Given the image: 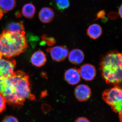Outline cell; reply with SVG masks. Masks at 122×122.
<instances>
[{
    "instance_id": "6da1fadb",
    "label": "cell",
    "mask_w": 122,
    "mask_h": 122,
    "mask_svg": "<svg viewBox=\"0 0 122 122\" xmlns=\"http://www.w3.org/2000/svg\"><path fill=\"white\" fill-rule=\"evenodd\" d=\"M25 31L13 32L5 30L0 34V55L2 57L11 58L26 50L28 40Z\"/></svg>"
},
{
    "instance_id": "7a4b0ae2",
    "label": "cell",
    "mask_w": 122,
    "mask_h": 122,
    "mask_svg": "<svg viewBox=\"0 0 122 122\" xmlns=\"http://www.w3.org/2000/svg\"><path fill=\"white\" fill-rule=\"evenodd\" d=\"M122 53L114 51L108 53L100 61V69L107 84L119 86L122 83Z\"/></svg>"
},
{
    "instance_id": "3957f363",
    "label": "cell",
    "mask_w": 122,
    "mask_h": 122,
    "mask_svg": "<svg viewBox=\"0 0 122 122\" xmlns=\"http://www.w3.org/2000/svg\"><path fill=\"white\" fill-rule=\"evenodd\" d=\"M9 79L13 84L16 94L25 99L35 100V96L31 93L28 75L21 71H18Z\"/></svg>"
},
{
    "instance_id": "277c9868",
    "label": "cell",
    "mask_w": 122,
    "mask_h": 122,
    "mask_svg": "<svg viewBox=\"0 0 122 122\" xmlns=\"http://www.w3.org/2000/svg\"><path fill=\"white\" fill-rule=\"evenodd\" d=\"M122 89L119 86L106 90L102 94L103 100L116 113L122 112Z\"/></svg>"
},
{
    "instance_id": "5b68a950",
    "label": "cell",
    "mask_w": 122,
    "mask_h": 122,
    "mask_svg": "<svg viewBox=\"0 0 122 122\" xmlns=\"http://www.w3.org/2000/svg\"><path fill=\"white\" fill-rule=\"evenodd\" d=\"M15 60L11 58L0 59V80L6 79L15 74Z\"/></svg>"
},
{
    "instance_id": "8992f818",
    "label": "cell",
    "mask_w": 122,
    "mask_h": 122,
    "mask_svg": "<svg viewBox=\"0 0 122 122\" xmlns=\"http://www.w3.org/2000/svg\"><path fill=\"white\" fill-rule=\"evenodd\" d=\"M46 51L50 53L53 60L56 62H61L65 60L69 53L68 48L65 46H56L48 48Z\"/></svg>"
},
{
    "instance_id": "52a82bcc",
    "label": "cell",
    "mask_w": 122,
    "mask_h": 122,
    "mask_svg": "<svg viewBox=\"0 0 122 122\" xmlns=\"http://www.w3.org/2000/svg\"><path fill=\"white\" fill-rule=\"evenodd\" d=\"M78 70L81 77L85 81H92L96 77V68L91 64H84L81 66Z\"/></svg>"
},
{
    "instance_id": "ba28073f",
    "label": "cell",
    "mask_w": 122,
    "mask_h": 122,
    "mask_svg": "<svg viewBox=\"0 0 122 122\" xmlns=\"http://www.w3.org/2000/svg\"><path fill=\"white\" fill-rule=\"evenodd\" d=\"M75 95L76 99L81 102L87 101L91 96L92 92L88 86L84 84L79 85L75 89Z\"/></svg>"
},
{
    "instance_id": "9c48e42d",
    "label": "cell",
    "mask_w": 122,
    "mask_h": 122,
    "mask_svg": "<svg viewBox=\"0 0 122 122\" xmlns=\"http://www.w3.org/2000/svg\"><path fill=\"white\" fill-rule=\"evenodd\" d=\"M81 75L78 70L76 68H71L65 72L64 77L66 81L71 85L78 84L81 81Z\"/></svg>"
},
{
    "instance_id": "30bf717a",
    "label": "cell",
    "mask_w": 122,
    "mask_h": 122,
    "mask_svg": "<svg viewBox=\"0 0 122 122\" xmlns=\"http://www.w3.org/2000/svg\"><path fill=\"white\" fill-rule=\"evenodd\" d=\"M69 61L74 65L81 63L85 58V55L82 51L75 49L71 51L68 55Z\"/></svg>"
},
{
    "instance_id": "8fae6325",
    "label": "cell",
    "mask_w": 122,
    "mask_h": 122,
    "mask_svg": "<svg viewBox=\"0 0 122 122\" xmlns=\"http://www.w3.org/2000/svg\"><path fill=\"white\" fill-rule=\"evenodd\" d=\"M30 61L33 65L41 67L45 65L46 62V56L44 52L41 50L37 51L33 54Z\"/></svg>"
},
{
    "instance_id": "7c38bea8",
    "label": "cell",
    "mask_w": 122,
    "mask_h": 122,
    "mask_svg": "<svg viewBox=\"0 0 122 122\" xmlns=\"http://www.w3.org/2000/svg\"><path fill=\"white\" fill-rule=\"evenodd\" d=\"M54 16V14L52 10L47 7L42 8L39 13V20L44 23L50 22L53 19Z\"/></svg>"
},
{
    "instance_id": "4fadbf2b",
    "label": "cell",
    "mask_w": 122,
    "mask_h": 122,
    "mask_svg": "<svg viewBox=\"0 0 122 122\" xmlns=\"http://www.w3.org/2000/svg\"><path fill=\"white\" fill-rule=\"evenodd\" d=\"M102 27L97 24L91 25L86 30L87 35L91 39H96L102 35Z\"/></svg>"
},
{
    "instance_id": "5bb4252c",
    "label": "cell",
    "mask_w": 122,
    "mask_h": 122,
    "mask_svg": "<svg viewBox=\"0 0 122 122\" xmlns=\"http://www.w3.org/2000/svg\"><path fill=\"white\" fill-rule=\"evenodd\" d=\"M16 0H0V8L4 14L15 8Z\"/></svg>"
},
{
    "instance_id": "9a60e30c",
    "label": "cell",
    "mask_w": 122,
    "mask_h": 122,
    "mask_svg": "<svg viewBox=\"0 0 122 122\" xmlns=\"http://www.w3.org/2000/svg\"><path fill=\"white\" fill-rule=\"evenodd\" d=\"M36 9L32 4H28L25 5L22 8V14L24 16L28 18H31L34 16Z\"/></svg>"
},
{
    "instance_id": "2e32d148",
    "label": "cell",
    "mask_w": 122,
    "mask_h": 122,
    "mask_svg": "<svg viewBox=\"0 0 122 122\" xmlns=\"http://www.w3.org/2000/svg\"><path fill=\"white\" fill-rule=\"evenodd\" d=\"M13 32H21L24 31L25 28L22 22H11L8 25L7 30Z\"/></svg>"
},
{
    "instance_id": "e0dca14e",
    "label": "cell",
    "mask_w": 122,
    "mask_h": 122,
    "mask_svg": "<svg viewBox=\"0 0 122 122\" xmlns=\"http://www.w3.org/2000/svg\"><path fill=\"white\" fill-rule=\"evenodd\" d=\"M57 7L61 11L68 8L70 6L69 0H55Z\"/></svg>"
},
{
    "instance_id": "ac0fdd59",
    "label": "cell",
    "mask_w": 122,
    "mask_h": 122,
    "mask_svg": "<svg viewBox=\"0 0 122 122\" xmlns=\"http://www.w3.org/2000/svg\"><path fill=\"white\" fill-rule=\"evenodd\" d=\"M6 101L4 97L0 93V113L5 111L6 109Z\"/></svg>"
},
{
    "instance_id": "d6986e66",
    "label": "cell",
    "mask_w": 122,
    "mask_h": 122,
    "mask_svg": "<svg viewBox=\"0 0 122 122\" xmlns=\"http://www.w3.org/2000/svg\"><path fill=\"white\" fill-rule=\"evenodd\" d=\"M2 122H19L17 119L12 116L6 117L3 119Z\"/></svg>"
},
{
    "instance_id": "ffe728a7",
    "label": "cell",
    "mask_w": 122,
    "mask_h": 122,
    "mask_svg": "<svg viewBox=\"0 0 122 122\" xmlns=\"http://www.w3.org/2000/svg\"><path fill=\"white\" fill-rule=\"evenodd\" d=\"M75 122H90L86 118L84 117H81L78 118Z\"/></svg>"
},
{
    "instance_id": "44dd1931",
    "label": "cell",
    "mask_w": 122,
    "mask_h": 122,
    "mask_svg": "<svg viewBox=\"0 0 122 122\" xmlns=\"http://www.w3.org/2000/svg\"><path fill=\"white\" fill-rule=\"evenodd\" d=\"M105 13L104 11H101L98 13L97 15V19L98 18H102L105 16Z\"/></svg>"
},
{
    "instance_id": "7402d4cb",
    "label": "cell",
    "mask_w": 122,
    "mask_h": 122,
    "mask_svg": "<svg viewBox=\"0 0 122 122\" xmlns=\"http://www.w3.org/2000/svg\"><path fill=\"white\" fill-rule=\"evenodd\" d=\"M47 44L49 45H53L55 42V41L54 38H49L47 40Z\"/></svg>"
},
{
    "instance_id": "603a6c76",
    "label": "cell",
    "mask_w": 122,
    "mask_h": 122,
    "mask_svg": "<svg viewBox=\"0 0 122 122\" xmlns=\"http://www.w3.org/2000/svg\"><path fill=\"white\" fill-rule=\"evenodd\" d=\"M122 5H121L120 6V7H119V9L118 10V13L119 14V15H120V17H122Z\"/></svg>"
},
{
    "instance_id": "cb8c5ba5",
    "label": "cell",
    "mask_w": 122,
    "mask_h": 122,
    "mask_svg": "<svg viewBox=\"0 0 122 122\" xmlns=\"http://www.w3.org/2000/svg\"><path fill=\"white\" fill-rule=\"evenodd\" d=\"M4 13L3 12L1 9L0 8V20L2 18V17L3 16Z\"/></svg>"
}]
</instances>
